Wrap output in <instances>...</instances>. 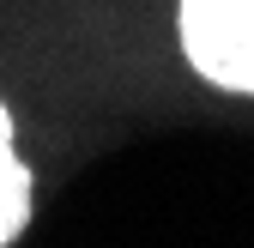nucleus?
Listing matches in <instances>:
<instances>
[{
    "label": "nucleus",
    "instance_id": "f257e3e1",
    "mask_svg": "<svg viewBox=\"0 0 254 248\" xmlns=\"http://www.w3.org/2000/svg\"><path fill=\"white\" fill-rule=\"evenodd\" d=\"M182 55L206 85L254 97V0H182Z\"/></svg>",
    "mask_w": 254,
    "mask_h": 248
},
{
    "label": "nucleus",
    "instance_id": "f03ea898",
    "mask_svg": "<svg viewBox=\"0 0 254 248\" xmlns=\"http://www.w3.org/2000/svg\"><path fill=\"white\" fill-rule=\"evenodd\" d=\"M37 194V176H30V164L18 158V145H12V109L0 103V248H12L30 224V200Z\"/></svg>",
    "mask_w": 254,
    "mask_h": 248
}]
</instances>
